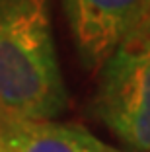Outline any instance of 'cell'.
<instances>
[{
  "mask_svg": "<svg viewBox=\"0 0 150 152\" xmlns=\"http://www.w3.org/2000/svg\"><path fill=\"white\" fill-rule=\"evenodd\" d=\"M66 103L49 0H0V107L53 121Z\"/></svg>",
  "mask_w": 150,
  "mask_h": 152,
  "instance_id": "obj_1",
  "label": "cell"
},
{
  "mask_svg": "<svg viewBox=\"0 0 150 152\" xmlns=\"http://www.w3.org/2000/svg\"><path fill=\"white\" fill-rule=\"evenodd\" d=\"M94 109L132 150L150 152V16L100 66Z\"/></svg>",
  "mask_w": 150,
  "mask_h": 152,
  "instance_id": "obj_2",
  "label": "cell"
},
{
  "mask_svg": "<svg viewBox=\"0 0 150 152\" xmlns=\"http://www.w3.org/2000/svg\"><path fill=\"white\" fill-rule=\"evenodd\" d=\"M62 6L78 55L92 70L150 16V0H62Z\"/></svg>",
  "mask_w": 150,
  "mask_h": 152,
  "instance_id": "obj_3",
  "label": "cell"
},
{
  "mask_svg": "<svg viewBox=\"0 0 150 152\" xmlns=\"http://www.w3.org/2000/svg\"><path fill=\"white\" fill-rule=\"evenodd\" d=\"M88 131L0 107V152H78Z\"/></svg>",
  "mask_w": 150,
  "mask_h": 152,
  "instance_id": "obj_4",
  "label": "cell"
},
{
  "mask_svg": "<svg viewBox=\"0 0 150 152\" xmlns=\"http://www.w3.org/2000/svg\"><path fill=\"white\" fill-rule=\"evenodd\" d=\"M78 152H123V150L113 148V146H109V144H103V142H100L96 137L88 134V137H86V140H84V144L80 146Z\"/></svg>",
  "mask_w": 150,
  "mask_h": 152,
  "instance_id": "obj_5",
  "label": "cell"
}]
</instances>
